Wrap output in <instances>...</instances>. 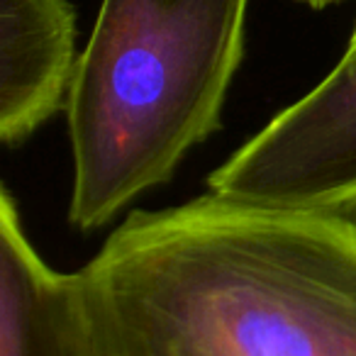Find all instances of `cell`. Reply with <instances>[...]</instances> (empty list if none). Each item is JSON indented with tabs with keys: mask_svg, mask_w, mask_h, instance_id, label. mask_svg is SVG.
<instances>
[{
	"mask_svg": "<svg viewBox=\"0 0 356 356\" xmlns=\"http://www.w3.org/2000/svg\"><path fill=\"white\" fill-rule=\"evenodd\" d=\"M210 193L268 208H356V42L310 93L210 176Z\"/></svg>",
	"mask_w": 356,
	"mask_h": 356,
	"instance_id": "3",
	"label": "cell"
},
{
	"mask_svg": "<svg viewBox=\"0 0 356 356\" xmlns=\"http://www.w3.org/2000/svg\"><path fill=\"white\" fill-rule=\"evenodd\" d=\"M69 0H0V139L20 144L69 98L76 74Z\"/></svg>",
	"mask_w": 356,
	"mask_h": 356,
	"instance_id": "5",
	"label": "cell"
},
{
	"mask_svg": "<svg viewBox=\"0 0 356 356\" xmlns=\"http://www.w3.org/2000/svg\"><path fill=\"white\" fill-rule=\"evenodd\" d=\"M351 42H356V27H354V35H351Z\"/></svg>",
	"mask_w": 356,
	"mask_h": 356,
	"instance_id": "7",
	"label": "cell"
},
{
	"mask_svg": "<svg viewBox=\"0 0 356 356\" xmlns=\"http://www.w3.org/2000/svg\"><path fill=\"white\" fill-rule=\"evenodd\" d=\"M300 3H307L312 8H322V6H330V3H337V0H300Z\"/></svg>",
	"mask_w": 356,
	"mask_h": 356,
	"instance_id": "6",
	"label": "cell"
},
{
	"mask_svg": "<svg viewBox=\"0 0 356 356\" xmlns=\"http://www.w3.org/2000/svg\"><path fill=\"white\" fill-rule=\"evenodd\" d=\"M247 10L249 0H103L66 98L74 227L108 225L220 127Z\"/></svg>",
	"mask_w": 356,
	"mask_h": 356,
	"instance_id": "2",
	"label": "cell"
},
{
	"mask_svg": "<svg viewBox=\"0 0 356 356\" xmlns=\"http://www.w3.org/2000/svg\"><path fill=\"white\" fill-rule=\"evenodd\" d=\"M0 356H105L79 273H61L27 239L10 193H0Z\"/></svg>",
	"mask_w": 356,
	"mask_h": 356,
	"instance_id": "4",
	"label": "cell"
},
{
	"mask_svg": "<svg viewBox=\"0 0 356 356\" xmlns=\"http://www.w3.org/2000/svg\"><path fill=\"white\" fill-rule=\"evenodd\" d=\"M105 356H356V222L208 193L79 271Z\"/></svg>",
	"mask_w": 356,
	"mask_h": 356,
	"instance_id": "1",
	"label": "cell"
}]
</instances>
